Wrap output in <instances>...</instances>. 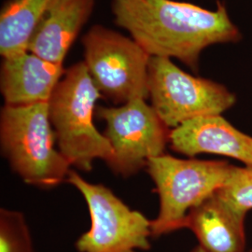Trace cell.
<instances>
[{
    "label": "cell",
    "mask_w": 252,
    "mask_h": 252,
    "mask_svg": "<svg viewBox=\"0 0 252 252\" xmlns=\"http://www.w3.org/2000/svg\"><path fill=\"white\" fill-rule=\"evenodd\" d=\"M217 4L209 10L175 0H112L111 9L118 27L151 56L176 58L197 72L206 48L242 39L225 5Z\"/></svg>",
    "instance_id": "6da1fadb"
},
{
    "label": "cell",
    "mask_w": 252,
    "mask_h": 252,
    "mask_svg": "<svg viewBox=\"0 0 252 252\" xmlns=\"http://www.w3.org/2000/svg\"><path fill=\"white\" fill-rule=\"evenodd\" d=\"M102 94L84 62L73 64L56 85L49 101V116L58 151L81 171L90 172L96 159L108 164L113 149L94 124L96 102Z\"/></svg>",
    "instance_id": "7a4b0ae2"
},
{
    "label": "cell",
    "mask_w": 252,
    "mask_h": 252,
    "mask_svg": "<svg viewBox=\"0 0 252 252\" xmlns=\"http://www.w3.org/2000/svg\"><path fill=\"white\" fill-rule=\"evenodd\" d=\"M55 142L49 103L1 108L2 153L27 184L49 189L66 181L71 165L55 149Z\"/></svg>",
    "instance_id": "3957f363"
},
{
    "label": "cell",
    "mask_w": 252,
    "mask_h": 252,
    "mask_svg": "<svg viewBox=\"0 0 252 252\" xmlns=\"http://www.w3.org/2000/svg\"><path fill=\"white\" fill-rule=\"evenodd\" d=\"M234 164L227 161L180 159L162 154L149 160L147 171L160 199L152 220L153 237L185 228L189 211L225 186Z\"/></svg>",
    "instance_id": "277c9868"
},
{
    "label": "cell",
    "mask_w": 252,
    "mask_h": 252,
    "mask_svg": "<svg viewBox=\"0 0 252 252\" xmlns=\"http://www.w3.org/2000/svg\"><path fill=\"white\" fill-rule=\"evenodd\" d=\"M84 63L103 96L116 105L150 98L151 55L132 37L103 26L82 36Z\"/></svg>",
    "instance_id": "5b68a950"
},
{
    "label": "cell",
    "mask_w": 252,
    "mask_h": 252,
    "mask_svg": "<svg viewBox=\"0 0 252 252\" xmlns=\"http://www.w3.org/2000/svg\"><path fill=\"white\" fill-rule=\"evenodd\" d=\"M149 93L152 107L171 130L195 118L221 115L236 102L223 84L188 74L165 57H151Z\"/></svg>",
    "instance_id": "8992f818"
},
{
    "label": "cell",
    "mask_w": 252,
    "mask_h": 252,
    "mask_svg": "<svg viewBox=\"0 0 252 252\" xmlns=\"http://www.w3.org/2000/svg\"><path fill=\"white\" fill-rule=\"evenodd\" d=\"M66 181L85 199L90 230L76 242L79 252H137L151 249L152 220L133 210L102 184H93L70 170Z\"/></svg>",
    "instance_id": "52a82bcc"
},
{
    "label": "cell",
    "mask_w": 252,
    "mask_h": 252,
    "mask_svg": "<svg viewBox=\"0 0 252 252\" xmlns=\"http://www.w3.org/2000/svg\"><path fill=\"white\" fill-rule=\"evenodd\" d=\"M95 113L107 125L104 135L114 153L108 166L114 174L130 177L147 166L150 159L164 154L171 129L146 100L97 107Z\"/></svg>",
    "instance_id": "ba28073f"
},
{
    "label": "cell",
    "mask_w": 252,
    "mask_h": 252,
    "mask_svg": "<svg viewBox=\"0 0 252 252\" xmlns=\"http://www.w3.org/2000/svg\"><path fill=\"white\" fill-rule=\"evenodd\" d=\"M172 150L189 158L202 153L233 158L252 167V136L245 134L222 115L195 118L172 129Z\"/></svg>",
    "instance_id": "9c48e42d"
},
{
    "label": "cell",
    "mask_w": 252,
    "mask_h": 252,
    "mask_svg": "<svg viewBox=\"0 0 252 252\" xmlns=\"http://www.w3.org/2000/svg\"><path fill=\"white\" fill-rule=\"evenodd\" d=\"M64 72L63 64L49 62L30 52L3 58L0 90L5 105L49 103Z\"/></svg>",
    "instance_id": "30bf717a"
},
{
    "label": "cell",
    "mask_w": 252,
    "mask_h": 252,
    "mask_svg": "<svg viewBox=\"0 0 252 252\" xmlns=\"http://www.w3.org/2000/svg\"><path fill=\"white\" fill-rule=\"evenodd\" d=\"M246 216L216 192L189 211L185 228L207 252H247Z\"/></svg>",
    "instance_id": "8fae6325"
},
{
    "label": "cell",
    "mask_w": 252,
    "mask_h": 252,
    "mask_svg": "<svg viewBox=\"0 0 252 252\" xmlns=\"http://www.w3.org/2000/svg\"><path fill=\"white\" fill-rule=\"evenodd\" d=\"M94 5L95 0H58L36 27L28 52L49 62L63 64Z\"/></svg>",
    "instance_id": "7c38bea8"
},
{
    "label": "cell",
    "mask_w": 252,
    "mask_h": 252,
    "mask_svg": "<svg viewBox=\"0 0 252 252\" xmlns=\"http://www.w3.org/2000/svg\"><path fill=\"white\" fill-rule=\"evenodd\" d=\"M58 0H7L0 12V54L8 58L28 52L37 26Z\"/></svg>",
    "instance_id": "4fadbf2b"
},
{
    "label": "cell",
    "mask_w": 252,
    "mask_h": 252,
    "mask_svg": "<svg viewBox=\"0 0 252 252\" xmlns=\"http://www.w3.org/2000/svg\"><path fill=\"white\" fill-rule=\"evenodd\" d=\"M0 252H34L29 227L22 212L1 208Z\"/></svg>",
    "instance_id": "5bb4252c"
},
{
    "label": "cell",
    "mask_w": 252,
    "mask_h": 252,
    "mask_svg": "<svg viewBox=\"0 0 252 252\" xmlns=\"http://www.w3.org/2000/svg\"><path fill=\"white\" fill-rule=\"evenodd\" d=\"M217 193L231 206L248 214L252 209V167L234 165L225 186Z\"/></svg>",
    "instance_id": "9a60e30c"
},
{
    "label": "cell",
    "mask_w": 252,
    "mask_h": 252,
    "mask_svg": "<svg viewBox=\"0 0 252 252\" xmlns=\"http://www.w3.org/2000/svg\"><path fill=\"white\" fill-rule=\"evenodd\" d=\"M206 252V251H205V250H203V249H202V248H201V247H200V246H197V247H195V248H194V249H193V250H192V251H191V252Z\"/></svg>",
    "instance_id": "2e32d148"
},
{
    "label": "cell",
    "mask_w": 252,
    "mask_h": 252,
    "mask_svg": "<svg viewBox=\"0 0 252 252\" xmlns=\"http://www.w3.org/2000/svg\"><path fill=\"white\" fill-rule=\"evenodd\" d=\"M252 252V250H251V251H250V252Z\"/></svg>",
    "instance_id": "e0dca14e"
}]
</instances>
